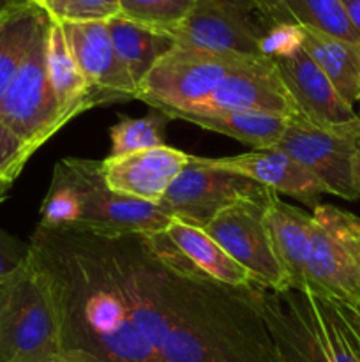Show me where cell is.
<instances>
[{
  "instance_id": "1",
  "label": "cell",
  "mask_w": 360,
  "mask_h": 362,
  "mask_svg": "<svg viewBox=\"0 0 360 362\" xmlns=\"http://www.w3.org/2000/svg\"><path fill=\"white\" fill-rule=\"evenodd\" d=\"M28 265L60 350L97 362H277L260 286L222 285L166 232L35 228Z\"/></svg>"
},
{
  "instance_id": "2",
  "label": "cell",
  "mask_w": 360,
  "mask_h": 362,
  "mask_svg": "<svg viewBox=\"0 0 360 362\" xmlns=\"http://www.w3.org/2000/svg\"><path fill=\"white\" fill-rule=\"evenodd\" d=\"M172 221L157 204L134 200L109 189L101 161L64 158L53 168L39 226L157 233L164 232Z\"/></svg>"
},
{
  "instance_id": "3",
  "label": "cell",
  "mask_w": 360,
  "mask_h": 362,
  "mask_svg": "<svg viewBox=\"0 0 360 362\" xmlns=\"http://www.w3.org/2000/svg\"><path fill=\"white\" fill-rule=\"evenodd\" d=\"M260 311L277 362H360V339L334 300L260 286Z\"/></svg>"
},
{
  "instance_id": "4",
  "label": "cell",
  "mask_w": 360,
  "mask_h": 362,
  "mask_svg": "<svg viewBox=\"0 0 360 362\" xmlns=\"http://www.w3.org/2000/svg\"><path fill=\"white\" fill-rule=\"evenodd\" d=\"M300 292L360 303V218L328 204L313 209Z\"/></svg>"
},
{
  "instance_id": "5",
  "label": "cell",
  "mask_w": 360,
  "mask_h": 362,
  "mask_svg": "<svg viewBox=\"0 0 360 362\" xmlns=\"http://www.w3.org/2000/svg\"><path fill=\"white\" fill-rule=\"evenodd\" d=\"M256 60L261 59L176 45L141 81L136 99L168 115L203 101L221 81Z\"/></svg>"
},
{
  "instance_id": "6",
  "label": "cell",
  "mask_w": 360,
  "mask_h": 362,
  "mask_svg": "<svg viewBox=\"0 0 360 362\" xmlns=\"http://www.w3.org/2000/svg\"><path fill=\"white\" fill-rule=\"evenodd\" d=\"M60 352L59 320L30 265L13 279L0 313V362H42Z\"/></svg>"
},
{
  "instance_id": "7",
  "label": "cell",
  "mask_w": 360,
  "mask_h": 362,
  "mask_svg": "<svg viewBox=\"0 0 360 362\" xmlns=\"http://www.w3.org/2000/svg\"><path fill=\"white\" fill-rule=\"evenodd\" d=\"M48 28L49 16L39 28L30 52L0 99V120L34 154L64 127L46 67Z\"/></svg>"
},
{
  "instance_id": "8",
  "label": "cell",
  "mask_w": 360,
  "mask_h": 362,
  "mask_svg": "<svg viewBox=\"0 0 360 362\" xmlns=\"http://www.w3.org/2000/svg\"><path fill=\"white\" fill-rule=\"evenodd\" d=\"M274 197L277 193L268 187L239 173L203 165L198 156L191 154L187 166L157 205L172 219L203 228L219 212L239 202H268Z\"/></svg>"
},
{
  "instance_id": "9",
  "label": "cell",
  "mask_w": 360,
  "mask_h": 362,
  "mask_svg": "<svg viewBox=\"0 0 360 362\" xmlns=\"http://www.w3.org/2000/svg\"><path fill=\"white\" fill-rule=\"evenodd\" d=\"M275 69L295 105L296 119L316 129L346 136L360 145V117L335 90L302 46L272 57Z\"/></svg>"
},
{
  "instance_id": "10",
  "label": "cell",
  "mask_w": 360,
  "mask_h": 362,
  "mask_svg": "<svg viewBox=\"0 0 360 362\" xmlns=\"http://www.w3.org/2000/svg\"><path fill=\"white\" fill-rule=\"evenodd\" d=\"M265 34L253 0H196L173 37L189 48L267 59L261 48Z\"/></svg>"
},
{
  "instance_id": "11",
  "label": "cell",
  "mask_w": 360,
  "mask_h": 362,
  "mask_svg": "<svg viewBox=\"0 0 360 362\" xmlns=\"http://www.w3.org/2000/svg\"><path fill=\"white\" fill-rule=\"evenodd\" d=\"M270 202H239L219 212L203 230L249 272L254 285L284 290L289 288L288 276L279 264L265 223V211Z\"/></svg>"
},
{
  "instance_id": "12",
  "label": "cell",
  "mask_w": 360,
  "mask_h": 362,
  "mask_svg": "<svg viewBox=\"0 0 360 362\" xmlns=\"http://www.w3.org/2000/svg\"><path fill=\"white\" fill-rule=\"evenodd\" d=\"M272 113L292 119L295 105L289 98L277 69L270 59H261L246 69L232 74L210 95L189 108L168 113V119H180L191 113Z\"/></svg>"
},
{
  "instance_id": "13",
  "label": "cell",
  "mask_w": 360,
  "mask_h": 362,
  "mask_svg": "<svg viewBox=\"0 0 360 362\" xmlns=\"http://www.w3.org/2000/svg\"><path fill=\"white\" fill-rule=\"evenodd\" d=\"M274 148L288 154L314 173L327 187L328 194L348 202L359 200L352 182V163L356 152H360L356 141L316 129L292 117L284 134Z\"/></svg>"
},
{
  "instance_id": "14",
  "label": "cell",
  "mask_w": 360,
  "mask_h": 362,
  "mask_svg": "<svg viewBox=\"0 0 360 362\" xmlns=\"http://www.w3.org/2000/svg\"><path fill=\"white\" fill-rule=\"evenodd\" d=\"M94 106L136 99L138 90L113 48L108 21L60 23Z\"/></svg>"
},
{
  "instance_id": "15",
  "label": "cell",
  "mask_w": 360,
  "mask_h": 362,
  "mask_svg": "<svg viewBox=\"0 0 360 362\" xmlns=\"http://www.w3.org/2000/svg\"><path fill=\"white\" fill-rule=\"evenodd\" d=\"M189 156L168 145L124 156H108L101 161L102 175L115 193L159 204L173 180L187 166Z\"/></svg>"
},
{
  "instance_id": "16",
  "label": "cell",
  "mask_w": 360,
  "mask_h": 362,
  "mask_svg": "<svg viewBox=\"0 0 360 362\" xmlns=\"http://www.w3.org/2000/svg\"><path fill=\"white\" fill-rule=\"evenodd\" d=\"M198 158L203 165L239 173L274 193L296 198L311 209L320 205L321 194H328L327 187L314 173L277 148L253 151L229 158Z\"/></svg>"
},
{
  "instance_id": "17",
  "label": "cell",
  "mask_w": 360,
  "mask_h": 362,
  "mask_svg": "<svg viewBox=\"0 0 360 362\" xmlns=\"http://www.w3.org/2000/svg\"><path fill=\"white\" fill-rule=\"evenodd\" d=\"M46 67L62 126H67L74 117L95 108L90 88L67 45L62 25L53 21L52 18L46 41Z\"/></svg>"
},
{
  "instance_id": "18",
  "label": "cell",
  "mask_w": 360,
  "mask_h": 362,
  "mask_svg": "<svg viewBox=\"0 0 360 362\" xmlns=\"http://www.w3.org/2000/svg\"><path fill=\"white\" fill-rule=\"evenodd\" d=\"M108 28L116 57L136 90L155 64L176 46L175 37L168 32L134 23L124 16L109 20Z\"/></svg>"
},
{
  "instance_id": "19",
  "label": "cell",
  "mask_w": 360,
  "mask_h": 362,
  "mask_svg": "<svg viewBox=\"0 0 360 362\" xmlns=\"http://www.w3.org/2000/svg\"><path fill=\"white\" fill-rule=\"evenodd\" d=\"M265 223L279 264L288 276L289 288L302 290L304 257L307 250L313 214L300 211L279 198H272L265 211Z\"/></svg>"
},
{
  "instance_id": "20",
  "label": "cell",
  "mask_w": 360,
  "mask_h": 362,
  "mask_svg": "<svg viewBox=\"0 0 360 362\" xmlns=\"http://www.w3.org/2000/svg\"><path fill=\"white\" fill-rule=\"evenodd\" d=\"M302 28L300 46L346 103H360V48L313 28Z\"/></svg>"
},
{
  "instance_id": "21",
  "label": "cell",
  "mask_w": 360,
  "mask_h": 362,
  "mask_svg": "<svg viewBox=\"0 0 360 362\" xmlns=\"http://www.w3.org/2000/svg\"><path fill=\"white\" fill-rule=\"evenodd\" d=\"M164 232L198 269L215 281L236 288L254 285L249 272L236 264L201 226L173 219Z\"/></svg>"
},
{
  "instance_id": "22",
  "label": "cell",
  "mask_w": 360,
  "mask_h": 362,
  "mask_svg": "<svg viewBox=\"0 0 360 362\" xmlns=\"http://www.w3.org/2000/svg\"><path fill=\"white\" fill-rule=\"evenodd\" d=\"M180 119L193 122L201 129L239 140L240 144L249 145L253 151L274 148L289 124V117L272 113H191L182 115Z\"/></svg>"
},
{
  "instance_id": "23",
  "label": "cell",
  "mask_w": 360,
  "mask_h": 362,
  "mask_svg": "<svg viewBox=\"0 0 360 362\" xmlns=\"http://www.w3.org/2000/svg\"><path fill=\"white\" fill-rule=\"evenodd\" d=\"M46 20L48 13L34 2H28L11 11L0 23V99L16 76Z\"/></svg>"
},
{
  "instance_id": "24",
  "label": "cell",
  "mask_w": 360,
  "mask_h": 362,
  "mask_svg": "<svg viewBox=\"0 0 360 362\" xmlns=\"http://www.w3.org/2000/svg\"><path fill=\"white\" fill-rule=\"evenodd\" d=\"M279 4L286 25L320 30L360 48V37L353 30L341 0H279Z\"/></svg>"
},
{
  "instance_id": "25",
  "label": "cell",
  "mask_w": 360,
  "mask_h": 362,
  "mask_svg": "<svg viewBox=\"0 0 360 362\" xmlns=\"http://www.w3.org/2000/svg\"><path fill=\"white\" fill-rule=\"evenodd\" d=\"M166 122H169V119L157 110L141 119L122 117L109 129L112 151L108 156H124L166 145L162 138V127L166 126Z\"/></svg>"
},
{
  "instance_id": "26",
  "label": "cell",
  "mask_w": 360,
  "mask_h": 362,
  "mask_svg": "<svg viewBox=\"0 0 360 362\" xmlns=\"http://www.w3.org/2000/svg\"><path fill=\"white\" fill-rule=\"evenodd\" d=\"M194 2L196 0H120V16L173 35L189 16Z\"/></svg>"
},
{
  "instance_id": "27",
  "label": "cell",
  "mask_w": 360,
  "mask_h": 362,
  "mask_svg": "<svg viewBox=\"0 0 360 362\" xmlns=\"http://www.w3.org/2000/svg\"><path fill=\"white\" fill-rule=\"evenodd\" d=\"M44 11L59 23L109 21L120 16V0H52Z\"/></svg>"
},
{
  "instance_id": "28",
  "label": "cell",
  "mask_w": 360,
  "mask_h": 362,
  "mask_svg": "<svg viewBox=\"0 0 360 362\" xmlns=\"http://www.w3.org/2000/svg\"><path fill=\"white\" fill-rule=\"evenodd\" d=\"M32 156L34 152L0 120V177L14 182Z\"/></svg>"
},
{
  "instance_id": "29",
  "label": "cell",
  "mask_w": 360,
  "mask_h": 362,
  "mask_svg": "<svg viewBox=\"0 0 360 362\" xmlns=\"http://www.w3.org/2000/svg\"><path fill=\"white\" fill-rule=\"evenodd\" d=\"M28 265V244L0 228V283H9Z\"/></svg>"
},
{
  "instance_id": "30",
  "label": "cell",
  "mask_w": 360,
  "mask_h": 362,
  "mask_svg": "<svg viewBox=\"0 0 360 362\" xmlns=\"http://www.w3.org/2000/svg\"><path fill=\"white\" fill-rule=\"evenodd\" d=\"M253 4L256 7L258 14L261 16V20H263L267 30L275 27V25H286L279 0H253Z\"/></svg>"
},
{
  "instance_id": "31",
  "label": "cell",
  "mask_w": 360,
  "mask_h": 362,
  "mask_svg": "<svg viewBox=\"0 0 360 362\" xmlns=\"http://www.w3.org/2000/svg\"><path fill=\"white\" fill-rule=\"evenodd\" d=\"M335 306L339 308V311L342 313V317H344L346 322L352 325V329L355 331V334L359 336V339H360V303L353 304V306H348V304H342V303H335Z\"/></svg>"
},
{
  "instance_id": "32",
  "label": "cell",
  "mask_w": 360,
  "mask_h": 362,
  "mask_svg": "<svg viewBox=\"0 0 360 362\" xmlns=\"http://www.w3.org/2000/svg\"><path fill=\"white\" fill-rule=\"evenodd\" d=\"M344 6L346 16H348L349 23H352L353 30L360 37V0H341Z\"/></svg>"
},
{
  "instance_id": "33",
  "label": "cell",
  "mask_w": 360,
  "mask_h": 362,
  "mask_svg": "<svg viewBox=\"0 0 360 362\" xmlns=\"http://www.w3.org/2000/svg\"><path fill=\"white\" fill-rule=\"evenodd\" d=\"M42 362H97V361H94V359H90V357L83 356V354L64 352V350H60L59 354H55V356H52L49 359H46Z\"/></svg>"
},
{
  "instance_id": "34",
  "label": "cell",
  "mask_w": 360,
  "mask_h": 362,
  "mask_svg": "<svg viewBox=\"0 0 360 362\" xmlns=\"http://www.w3.org/2000/svg\"><path fill=\"white\" fill-rule=\"evenodd\" d=\"M352 182L353 189H355V193L359 194L360 198V152H356L352 163Z\"/></svg>"
},
{
  "instance_id": "35",
  "label": "cell",
  "mask_w": 360,
  "mask_h": 362,
  "mask_svg": "<svg viewBox=\"0 0 360 362\" xmlns=\"http://www.w3.org/2000/svg\"><path fill=\"white\" fill-rule=\"evenodd\" d=\"M13 184L14 182H9V180H6L0 177V204H2V202L7 198V193H9V189L13 187Z\"/></svg>"
},
{
  "instance_id": "36",
  "label": "cell",
  "mask_w": 360,
  "mask_h": 362,
  "mask_svg": "<svg viewBox=\"0 0 360 362\" xmlns=\"http://www.w3.org/2000/svg\"><path fill=\"white\" fill-rule=\"evenodd\" d=\"M14 279H16V278H14ZM11 283H13V281L0 283V313H2V308H4V304H6V299H7V293H9Z\"/></svg>"
},
{
  "instance_id": "37",
  "label": "cell",
  "mask_w": 360,
  "mask_h": 362,
  "mask_svg": "<svg viewBox=\"0 0 360 362\" xmlns=\"http://www.w3.org/2000/svg\"><path fill=\"white\" fill-rule=\"evenodd\" d=\"M27 2H30V0H0V7H18Z\"/></svg>"
},
{
  "instance_id": "38",
  "label": "cell",
  "mask_w": 360,
  "mask_h": 362,
  "mask_svg": "<svg viewBox=\"0 0 360 362\" xmlns=\"http://www.w3.org/2000/svg\"><path fill=\"white\" fill-rule=\"evenodd\" d=\"M23 6H25V4H23ZM18 7H20V6H18ZM14 9H16V7H0V23H2V21L6 20L7 14H9L11 11H14Z\"/></svg>"
},
{
  "instance_id": "39",
  "label": "cell",
  "mask_w": 360,
  "mask_h": 362,
  "mask_svg": "<svg viewBox=\"0 0 360 362\" xmlns=\"http://www.w3.org/2000/svg\"><path fill=\"white\" fill-rule=\"evenodd\" d=\"M30 2H34L35 6H39V7H41V9H46V6H48V4L52 2V0H30Z\"/></svg>"
},
{
  "instance_id": "40",
  "label": "cell",
  "mask_w": 360,
  "mask_h": 362,
  "mask_svg": "<svg viewBox=\"0 0 360 362\" xmlns=\"http://www.w3.org/2000/svg\"><path fill=\"white\" fill-rule=\"evenodd\" d=\"M356 113H359V117H360V112H356Z\"/></svg>"
}]
</instances>
